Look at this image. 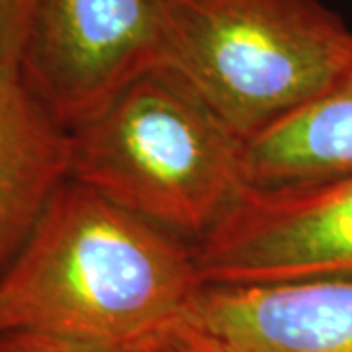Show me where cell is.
<instances>
[{
	"mask_svg": "<svg viewBox=\"0 0 352 352\" xmlns=\"http://www.w3.org/2000/svg\"><path fill=\"white\" fill-rule=\"evenodd\" d=\"M201 286L194 243L67 178L0 276V339L127 352L184 321Z\"/></svg>",
	"mask_w": 352,
	"mask_h": 352,
	"instance_id": "6da1fadb",
	"label": "cell"
},
{
	"mask_svg": "<svg viewBox=\"0 0 352 352\" xmlns=\"http://www.w3.org/2000/svg\"><path fill=\"white\" fill-rule=\"evenodd\" d=\"M247 139L155 67L69 129V178L190 243L249 188Z\"/></svg>",
	"mask_w": 352,
	"mask_h": 352,
	"instance_id": "7a4b0ae2",
	"label": "cell"
},
{
	"mask_svg": "<svg viewBox=\"0 0 352 352\" xmlns=\"http://www.w3.org/2000/svg\"><path fill=\"white\" fill-rule=\"evenodd\" d=\"M159 67L247 141L339 75L352 30L321 0H159Z\"/></svg>",
	"mask_w": 352,
	"mask_h": 352,
	"instance_id": "3957f363",
	"label": "cell"
},
{
	"mask_svg": "<svg viewBox=\"0 0 352 352\" xmlns=\"http://www.w3.org/2000/svg\"><path fill=\"white\" fill-rule=\"evenodd\" d=\"M194 252L204 284L352 278V176L303 188H247Z\"/></svg>",
	"mask_w": 352,
	"mask_h": 352,
	"instance_id": "277c9868",
	"label": "cell"
},
{
	"mask_svg": "<svg viewBox=\"0 0 352 352\" xmlns=\"http://www.w3.org/2000/svg\"><path fill=\"white\" fill-rule=\"evenodd\" d=\"M159 0H39L20 71L69 131L159 67Z\"/></svg>",
	"mask_w": 352,
	"mask_h": 352,
	"instance_id": "5b68a950",
	"label": "cell"
},
{
	"mask_svg": "<svg viewBox=\"0 0 352 352\" xmlns=\"http://www.w3.org/2000/svg\"><path fill=\"white\" fill-rule=\"evenodd\" d=\"M184 323L214 352H352V278L204 284Z\"/></svg>",
	"mask_w": 352,
	"mask_h": 352,
	"instance_id": "8992f818",
	"label": "cell"
},
{
	"mask_svg": "<svg viewBox=\"0 0 352 352\" xmlns=\"http://www.w3.org/2000/svg\"><path fill=\"white\" fill-rule=\"evenodd\" d=\"M69 178V131L25 85L0 67V276L51 196Z\"/></svg>",
	"mask_w": 352,
	"mask_h": 352,
	"instance_id": "52a82bcc",
	"label": "cell"
},
{
	"mask_svg": "<svg viewBox=\"0 0 352 352\" xmlns=\"http://www.w3.org/2000/svg\"><path fill=\"white\" fill-rule=\"evenodd\" d=\"M251 190H289L352 176V50L331 85L247 141Z\"/></svg>",
	"mask_w": 352,
	"mask_h": 352,
	"instance_id": "ba28073f",
	"label": "cell"
},
{
	"mask_svg": "<svg viewBox=\"0 0 352 352\" xmlns=\"http://www.w3.org/2000/svg\"><path fill=\"white\" fill-rule=\"evenodd\" d=\"M39 0H0V67H20Z\"/></svg>",
	"mask_w": 352,
	"mask_h": 352,
	"instance_id": "9c48e42d",
	"label": "cell"
},
{
	"mask_svg": "<svg viewBox=\"0 0 352 352\" xmlns=\"http://www.w3.org/2000/svg\"><path fill=\"white\" fill-rule=\"evenodd\" d=\"M127 352H214L201 342L196 333L180 321L173 329L153 337L147 342H141L135 349Z\"/></svg>",
	"mask_w": 352,
	"mask_h": 352,
	"instance_id": "30bf717a",
	"label": "cell"
},
{
	"mask_svg": "<svg viewBox=\"0 0 352 352\" xmlns=\"http://www.w3.org/2000/svg\"><path fill=\"white\" fill-rule=\"evenodd\" d=\"M0 352H53V351L41 349V346H36V344L20 342V340L0 339Z\"/></svg>",
	"mask_w": 352,
	"mask_h": 352,
	"instance_id": "8fae6325",
	"label": "cell"
}]
</instances>
